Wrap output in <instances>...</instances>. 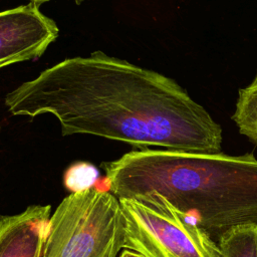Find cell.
Instances as JSON below:
<instances>
[{
	"mask_svg": "<svg viewBox=\"0 0 257 257\" xmlns=\"http://www.w3.org/2000/svg\"><path fill=\"white\" fill-rule=\"evenodd\" d=\"M13 115L51 113L62 136L92 135L145 149L221 152L222 128L174 79L95 51L66 58L6 94Z\"/></svg>",
	"mask_w": 257,
	"mask_h": 257,
	"instance_id": "cell-1",
	"label": "cell"
},
{
	"mask_svg": "<svg viewBox=\"0 0 257 257\" xmlns=\"http://www.w3.org/2000/svg\"><path fill=\"white\" fill-rule=\"evenodd\" d=\"M104 183L117 199L156 193L218 240L229 229L257 225V159L141 149L103 162Z\"/></svg>",
	"mask_w": 257,
	"mask_h": 257,
	"instance_id": "cell-2",
	"label": "cell"
},
{
	"mask_svg": "<svg viewBox=\"0 0 257 257\" xmlns=\"http://www.w3.org/2000/svg\"><path fill=\"white\" fill-rule=\"evenodd\" d=\"M124 237L119 200L98 179L94 187L70 193L57 206L42 257H116Z\"/></svg>",
	"mask_w": 257,
	"mask_h": 257,
	"instance_id": "cell-3",
	"label": "cell"
},
{
	"mask_svg": "<svg viewBox=\"0 0 257 257\" xmlns=\"http://www.w3.org/2000/svg\"><path fill=\"white\" fill-rule=\"evenodd\" d=\"M118 200L124 217L123 249L145 257H223L217 241L163 196Z\"/></svg>",
	"mask_w": 257,
	"mask_h": 257,
	"instance_id": "cell-4",
	"label": "cell"
},
{
	"mask_svg": "<svg viewBox=\"0 0 257 257\" xmlns=\"http://www.w3.org/2000/svg\"><path fill=\"white\" fill-rule=\"evenodd\" d=\"M58 33L34 3L0 11V68L40 57Z\"/></svg>",
	"mask_w": 257,
	"mask_h": 257,
	"instance_id": "cell-5",
	"label": "cell"
},
{
	"mask_svg": "<svg viewBox=\"0 0 257 257\" xmlns=\"http://www.w3.org/2000/svg\"><path fill=\"white\" fill-rule=\"evenodd\" d=\"M50 205H31L15 215H0V257H42Z\"/></svg>",
	"mask_w": 257,
	"mask_h": 257,
	"instance_id": "cell-6",
	"label": "cell"
},
{
	"mask_svg": "<svg viewBox=\"0 0 257 257\" xmlns=\"http://www.w3.org/2000/svg\"><path fill=\"white\" fill-rule=\"evenodd\" d=\"M232 120L241 135L257 145V75L250 84L239 89Z\"/></svg>",
	"mask_w": 257,
	"mask_h": 257,
	"instance_id": "cell-7",
	"label": "cell"
},
{
	"mask_svg": "<svg viewBox=\"0 0 257 257\" xmlns=\"http://www.w3.org/2000/svg\"><path fill=\"white\" fill-rule=\"evenodd\" d=\"M217 243L223 257H257V225L235 226L220 236Z\"/></svg>",
	"mask_w": 257,
	"mask_h": 257,
	"instance_id": "cell-8",
	"label": "cell"
},
{
	"mask_svg": "<svg viewBox=\"0 0 257 257\" xmlns=\"http://www.w3.org/2000/svg\"><path fill=\"white\" fill-rule=\"evenodd\" d=\"M98 170L86 162H77L67 168L64 173V186L71 193L94 187L98 181Z\"/></svg>",
	"mask_w": 257,
	"mask_h": 257,
	"instance_id": "cell-9",
	"label": "cell"
},
{
	"mask_svg": "<svg viewBox=\"0 0 257 257\" xmlns=\"http://www.w3.org/2000/svg\"><path fill=\"white\" fill-rule=\"evenodd\" d=\"M119 257H145V256H143L142 254H140L136 251H133L130 249H123V251L121 252Z\"/></svg>",
	"mask_w": 257,
	"mask_h": 257,
	"instance_id": "cell-10",
	"label": "cell"
},
{
	"mask_svg": "<svg viewBox=\"0 0 257 257\" xmlns=\"http://www.w3.org/2000/svg\"><path fill=\"white\" fill-rule=\"evenodd\" d=\"M28 1H30V3H34V4H36V5H40V4H42V3H44V2H47V1H49V0H28ZM82 0H75V2L76 3H80Z\"/></svg>",
	"mask_w": 257,
	"mask_h": 257,
	"instance_id": "cell-11",
	"label": "cell"
}]
</instances>
